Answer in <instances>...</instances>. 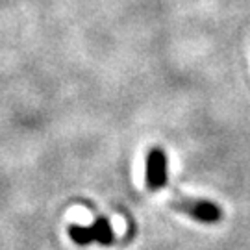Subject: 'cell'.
<instances>
[{"label": "cell", "instance_id": "6da1fadb", "mask_svg": "<svg viewBox=\"0 0 250 250\" xmlns=\"http://www.w3.org/2000/svg\"><path fill=\"white\" fill-rule=\"evenodd\" d=\"M71 239L78 245H89V243L97 241L100 245H111L113 243V230L107 223V219L99 217L89 228H83L80 224H72L69 228Z\"/></svg>", "mask_w": 250, "mask_h": 250}, {"label": "cell", "instance_id": "7a4b0ae2", "mask_svg": "<svg viewBox=\"0 0 250 250\" xmlns=\"http://www.w3.org/2000/svg\"><path fill=\"white\" fill-rule=\"evenodd\" d=\"M174 208L200 223H217L223 217L221 208L208 200H182V202H176Z\"/></svg>", "mask_w": 250, "mask_h": 250}, {"label": "cell", "instance_id": "3957f363", "mask_svg": "<svg viewBox=\"0 0 250 250\" xmlns=\"http://www.w3.org/2000/svg\"><path fill=\"white\" fill-rule=\"evenodd\" d=\"M167 184V158L161 148H152L146 158V186L158 191Z\"/></svg>", "mask_w": 250, "mask_h": 250}]
</instances>
